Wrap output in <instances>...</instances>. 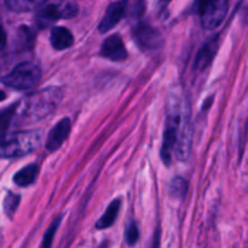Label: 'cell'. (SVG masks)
Segmentation results:
<instances>
[{
  "instance_id": "9",
  "label": "cell",
  "mask_w": 248,
  "mask_h": 248,
  "mask_svg": "<svg viewBox=\"0 0 248 248\" xmlns=\"http://www.w3.org/2000/svg\"><path fill=\"white\" fill-rule=\"evenodd\" d=\"M101 55L103 57L108 58V60L115 61V62H120V61L125 60L127 57V51H126V47L120 35L114 34V35L107 38L104 43L102 44Z\"/></svg>"
},
{
  "instance_id": "10",
  "label": "cell",
  "mask_w": 248,
  "mask_h": 248,
  "mask_svg": "<svg viewBox=\"0 0 248 248\" xmlns=\"http://www.w3.org/2000/svg\"><path fill=\"white\" fill-rule=\"evenodd\" d=\"M70 127H72V124H70V120L68 118L58 121L57 125L48 132L47 138H46V148L50 152L57 150L69 135Z\"/></svg>"
},
{
  "instance_id": "14",
  "label": "cell",
  "mask_w": 248,
  "mask_h": 248,
  "mask_svg": "<svg viewBox=\"0 0 248 248\" xmlns=\"http://www.w3.org/2000/svg\"><path fill=\"white\" fill-rule=\"evenodd\" d=\"M47 0H5V5L12 12H31L38 10Z\"/></svg>"
},
{
  "instance_id": "20",
  "label": "cell",
  "mask_w": 248,
  "mask_h": 248,
  "mask_svg": "<svg viewBox=\"0 0 248 248\" xmlns=\"http://www.w3.org/2000/svg\"><path fill=\"white\" fill-rule=\"evenodd\" d=\"M138 237H140V230H138L137 224L135 222H132L128 225L127 230H126V240H127V244L135 245L137 242Z\"/></svg>"
},
{
  "instance_id": "17",
  "label": "cell",
  "mask_w": 248,
  "mask_h": 248,
  "mask_svg": "<svg viewBox=\"0 0 248 248\" xmlns=\"http://www.w3.org/2000/svg\"><path fill=\"white\" fill-rule=\"evenodd\" d=\"M188 189V183L183 178H176L172 182L171 186V194L176 198H183Z\"/></svg>"
},
{
  "instance_id": "2",
  "label": "cell",
  "mask_w": 248,
  "mask_h": 248,
  "mask_svg": "<svg viewBox=\"0 0 248 248\" xmlns=\"http://www.w3.org/2000/svg\"><path fill=\"white\" fill-rule=\"evenodd\" d=\"M62 98V92L57 87H48L38 93L31 94L21 103L23 118L38 120L48 115Z\"/></svg>"
},
{
  "instance_id": "3",
  "label": "cell",
  "mask_w": 248,
  "mask_h": 248,
  "mask_svg": "<svg viewBox=\"0 0 248 248\" xmlns=\"http://www.w3.org/2000/svg\"><path fill=\"white\" fill-rule=\"evenodd\" d=\"M189 116L188 109L183 107V102L176 99L170 104L169 118H167L166 130L164 135V143L161 147V157L166 165L171 162V153L174 149L177 136L182 124Z\"/></svg>"
},
{
  "instance_id": "7",
  "label": "cell",
  "mask_w": 248,
  "mask_h": 248,
  "mask_svg": "<svg viewBox=\"0 0 248 248\" xmlns=\"http://www.w3.org/2000/svg\"><path fill=\"white\" fill-rule=\"evenodd\" d=\"M128 11V1L127 0H119L109 5L107 9L106 15L103 19L99 23L98 29L101 33H108L109 31L114 28L124 17L126 16Z\"/></svg>"
},
{
  "instance_id": "15",
  "label": "cell",
  "mask_w": 248,
  "mask_h": 248,
  "mask_svg": "<svg viewBox=\"0 0 248 248\" xmlns=\"http://www.w3.org/2000/svg\"><path fill=\"white\" fill-rule=\"evenodd\" d=\"M120 206H121V201L119 200V199L114 200L113 202L108 206L106 213H104V215L99 218L98 222H97L96 224L97 229H107V228L111 227V225L114 224V222H115L116 217H118Z\"/></svg>"
},
{
  "instance_id": "6",
  "label": "cell",
  "mask_w": 248,
  "mask_h": 248,
  "mask_svg": "<svg viewBox=\"0 0 248 248\" xmlns=\"http://www.w3.org/2000/svg\"><path fill=\"white\" fill-rule=\"evenodd\" d=\"M196 9L201 16V24L205 29H216L222 24L229 9L228 0H198Z\"/></svg>"
},
{
  "instance_id": "11",
  "label": "cell",
  "mask_w": 248,
  "mask_h": 248,
  "mask_svg": "<svg viewBox=\"0 0 248 248\" xmlns=\"http://www.w3.org/2000/svg\"><path fill=\"white\" fill-rule=\"evenodd\" d=\"M50 41L55 50L61 51L69 48L73 45L74 36H73L72 31L69 29L64 28V27H55L51 31Z\"/></svg>"
},
{
  "instance_id": "13",
  "label": "cell",
  "mask_w": 248,
  "mask_h": 248,
  "mask_svg": "<svg viewBox=\"0 0 248 248\" xmlns=\"http://www.w3.org/2000/svg\"><path fill=\"white\" fill-rule=\"evenodd\" d=\"M38 174H39L38 165L31 164L28 165V166L23 167L22 170H19V171L15 174L14 182L15 184L18 186H28L35 182Z\"/></svg>"
},
{
  "instance_id": "18",
  "label": "cell",
  "mask_w": 248,
  "mask_h": 248,
  "mask_svg": "<svg viewBox=\"0 0 248 248\" xmlns=\"http://www.w3.org/2000/svg\"><path fill=\"white\" fill-rule=\"evenodd\" d=\"M15 113H16V106L11 107L10 109H7L5 113L0 114V131H5L11 124L12 118H14Z\"/></svg>"
},
{
  "instance_id": "5",
  "label": "cell",
  "mask_w": 248,
  "mask_h": 248,
  "mask_svg": "<svg viewBox=\"0 0 248 248\" xmlns=\"http://www.w3.org/2000/svg\"><path fill=\"white\" fill-rule=\"evenodd\" d=\"M36 15V23L40 28H46L58 19H68L78 15V5L69 0H57V1L44 2L39 7Z\"/></svg>"
},
{
  "instance_id": "4",
  "label": "cell",
  "mask_w": 248,
  "mask_h": 248,
  "mask_svg": "<svg viewBox=\"0 0 248 248\" xmlns=\"http://www.w3.org/2000/svg\"><path fill=\"white\" fill-rule=\"evenodd\" d=\"M40 78L41 69L38 64L31 62H23L14 67V69L9 74L1 77L0 80L11 89L26 91L35 86Z\"/></svg>"
},
{
  "instance_id": "16",
  "label": "cell",
  "mask_w": 248,
  "mask_h": 248,
  "mask_svg": "<svg viewBox=\"0 0 248 248\" xmlns=\"http://www.w3.org/2000/svg\"><path fill=\"white\" fill-rule=\"evenodd\" d=\"M18 203H19V196L18 195H16V194H12V193L7 194V196L5 198V200H4V211L10 218H12L15 211H16L17 207H18Z\"/></svg>"
},
{
  "instance_id": "1",
  "label": "cell",
  "mask_w": 248,
  "mask_h": 248,
  "mask_svg": "<svg viewBox=\"0 0 248 248\" xmlns=\"http://www.w3.org/2000/svg\"><path fill=\"white\" fill-rule=\"evenodd\" d=\"M44 135L40 130L0 135V157H21L38 149L43 144Z\"/></svg>"
},
{
  "instance_id": "21",
  "label": "cell",
  "mask_w": 248,
  "mask_h": 248,
  "mask_svg": "<svg viewBox=\"0 0 248 248\" xmlns=\"http://www.w3.org/2000/svg\"><path fill=\"white\" fill-rule=\"evenodd\" d=\"M5 44H6V33H5L4 28L0 26V50L4 48Z\"/></svg>"
},
{
  "instance_id": "8",
  "label": "cell",
  "mask_w": 248,
  "mask_h": 248,
  "mask_svg": "<svg viewBox=\"0 0 248 248\" xmlns=\"http://www.w3.org/2000/svg\"><path fill=\"white\" fill-rule=\"evenodd\" d=\"M133 36L138 45L144 50H154L161 45V34L148 23H140L133 29Z\"/></svg>"
},
{
  "instance_id": "19",
  "label": "cell",
  "mask_w": 248,
  "mask_h": 248,
  "mask_svg": "<svg viewBox=\"0 0 248 248\" xmlns=\"http://www.w3.org/2000/svg\"><path fill=\"white\" fill-rule=\"evenodd\" d=\"M60 223H61V218H57V219L52 223V225L48 228V230L46 232V234L44 235V242H43L44 247L51 246V244H52V240H53V237H55V234H56V232H57V228H58V225H60Z\"/></svg>"
},
{
  "instance_id": "22",
  "label": "cell",
  "mask_w": 248,
  "mask_h": 248,
  "mask_svg": "<svg viewBox=\"0 0 248 248\" xmlns=\"http://www.w3.org/2000/svg\"><path fill=\"white\" fill-rule=\"evenodd\" d=\"M5 98H6V94H5L4 92H2L1 90H0V102H1V101H4Z\"/></svg>"
},
{
  "instance_id": "12",
  "label": "cell",
  "mask_w": 248,
  "mask_h": 248,
  "mask_svg": "<svg viewBox=\"0 0 248 248\" xmlns=\"http://www.w3.org/2000/svg\"><path fill=\"white\" fill-rule=\"evenodd\" d=\"M218 48V38L212 39L203 45V47L199 51L195 60V68L198 70H202L211 63L212 58L215 57Z\"/></svg>"
}]
</instances>
